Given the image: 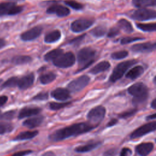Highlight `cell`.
<instances>
[{
  "instance_id": "6da1fadb",
  "label": "cell",
  "mask_w": 156,
  "mask_h": 156,
  "mask_svg": "<svg viewBox=\"0 0 156 156\" xmlns=\"http://www.w3.org/2000/svg\"><path fill=\"white\" fill-rule=\"evenodd\" d=\"M94 126L90 122H79L74 124L68 127L55 130L49 136V139L52 141H58L73 136L88 132L93 129Z\"/></svg>"
},
{
  "instance_id": "7a4b0ae2",
  "label": "cell",
  "mask_w": 156,
  "mask_h": 156,
  "mask_svg": "<svg viewBox=\"0 0 156 156\" xmlns=\"http://www.w3.org/2000/svg\"><path fill=\"white\" fill-rule=\"evenodd\" d=\"M128 92L133 96V102L135 104L144 102L148 96V89L146 85L143 83L138 82L133 84L128 88Z\"/></svg>"
},
{
  "instance_id": "3957f363",
  "label": "cell",
  "mask_w": 156,
  "mask_h": 156,
  "mask_svg": "<svg viewBox=\"0 0 156 156\" xmlns=\"http://www.w3.org/2000/svg\"><path fill=\"white\" fill-rule=\"evenodd\" d=\"M96 54V51L93 49L87 47L81 49L77 53V62L81 67L79 71H82L88 68L93 62V58Z\"/></svg>"
},
{
  "instance_id": "277c9868",
  "label": "cell",
  "mask_w": 156,
  "mask_h": 156,
  "mask_svg": "<svg viewBox=\"0 0 156 156\" xmlns=\"http://www.w3.org/2000/svg\"><path fill=\"white\" fill-rule=\"evenodd\" d=\"M136 62L137 61L136 60H129L122 62L117 65L110 77V81L112 82H115L121 79L128 69L132 65H135Z\"/></svg>"
},
{
  "instance_id": "5b68a950",
  "label": "cell",
  "mask_w": 156,
  "mask_h": 156,
  "mask_svg": "<svg viewBox=\"0 0 156 156\" xmlns=\"http://www.w3.org/2000/svg\"><path fill=\"white\" fill-rule=\"evenodd\" d=\"M76 61L74 54L71 52H68L62 54L58 57L53 61L54 65L58 68H66L72 66Z\"/></svg>"
},
{
  "instance_id": "8992f818",
  "label": "cell",
  "mask_w": 156,
  "mask_h": 156,
  "mask_svg": "<svg viewBox=\"0 0 156 156\" xmlns=\"http://www.w3.org/2000/svg\"><path fill=\"white\" fill-rule=\"evenodd\" d=\"M105 114V108L99 105L94 107L88 112L87 118L91 124L97 126V125L104 119Z\"/></svg>"
},
{
  "instance_id": "52a82bcc",
  "label": "cell",
  "mask_w": 156,
  "mask_h": 156,
  "mask_svg": "<svg viewBox=\"0 0 156 156\" xmlns=\"http://www.w3.org/2000/svg\"><path fill=\"white\" fill-rule=\"evenodd\" d=\"M23 10V7L17 5L13 2L0 3V16L17 15L21 13Z\"/></svg>"
},
{
  "instance_id": "ba28073f",
  "label": "cell",
  "mask_w": 156,
  "mask_h": 156,
  "mask_svg": "<svg viewBox=\"0 0 156 156\" xmlns=\"http://www.w3.org/2000/svg\"><path fill=\"white\" fill-rule=\"evenodd\" d=\"M131 18L138 21H145L156 18V11L145 8H141L135 10Z\"/></svg>"
},
{
  "instance_id": "9c48e42d",
  "label": "cell",
  "mask_w": 156,
  "mask_h": 156,
  "mask_svg": "<svg viewBox=\"0 0 156 156\" xmlns=\"http://www.w3.org/2000/svg\"><path fill=\"white\" fill-rule=\"evenodd\" d=\"M90 77L87 75L81 76L69 82L68 88L72 92H77L84 88L89 83Z\"/></svg>"
},
{
  "instance_id": "30bf717a",
  "label": "cell",
  "mask_w": 156,
  "mask_h": 156,
  "mask_svg": "<svg viewBox=\"0 0 156 156\" xmlns=\"http://www.w3.org/2000/svg\"><path fill=\"white\" fill-rule=\"evenodd\" d=\"M93 24V21L87 18H81L73 21L71 24V29L74 32H80L88 29Z\"/></svg>"
},
{
  "instance_id": "8fae6325",
  "label": "cell",
  "mask_w": 156,
  "mask_h": 156,
  "mask_svg": "<svg viewBox=\"0 0 156 156\" xmlns=\"http://www.w3.org/2000/svg\"><path fill=\"white\" fill-rule=\"evenodd\" d=\"M156 130V121H153L143 125L134 130L130 135L131 138H136Z\"/></svg>"
},
{
  "instance_id": "7c38bea8",
  "label": "cell",
  "mask_w": 156,
  "mask_h": 156,
  "mask_svg": "<svg viewBox=\"0 0 156 156\" xmlns=\"http://www.w3.org/2000/svg\"><path fill=\"white\" fill-rule=\"evenodd\" d=\"M42 27L35 26L27 31H25L21 35V39L25 41H31L38 38L41 34Z\"/></svg>"
},
{
  "instance_id": "4fadbf2b",
  "label": "cell",
  "mask_w": 156,
  "mask_h": 156,
  "mask_svg": "<svg viewBox=\"0 0 156 156\" xmlns=\"http://www.w3.org/2000/svg\"><path fill=\"white\" fill-rule=\"evenodd\" d=\"M131 49L135 52H149L156 50V42L142 43L133 44Z\"/></svg>"
},
{
  "instance_id": "5bb4252c",
  "label": "cell",
  "mask_w": 156,
  "mask_h": 156,
  "mask_svg": "<svg viewBox=\"0 0 156 156\" xmlns=\"http://www.w3.org/2000/svg\"><path fill=\"white\" fill-rule=\"evenodd\" d=\"M46 12L49 14H55L59 17L66 16L70 13L69 9L68 7L58 4H54L50 6L47 9Z\"/></svg>"
},
{
  "instance_id": "9a60e30c",
  "label": "cell",
  "mask_w": 156,
  "mask_h": 156,
  "mask_svg": "<svg viewBox=\"0 0 156 156\" xmlns=\"http://www.w3.org/2000/svg\"><path fill=\"white\" fill-rule=\"evenodd\" d=\"M51 96L55 99L64 101L70 98L69 91L63 88H57L51 92Z\"/></svg>"
},
{
  "instance_id": "2e32d148",
  "label": "cell",
  "mask_w": 156,
  "mask_h": 156,
  "mask_svg": "<svg viewBox=\"0 0 156 156\" xmlns=\"http://www.w3.org/2000/svg\"><path fill=\"white\" fill-rule=\"evenodd\" d=\"M34 74L30 73L19 79L18 87L21 90H26L29 88L34 82Z\"/></svg>"
},
{
  "instance_id": "e0dca14e",
  "label": "cell",
  "mask_w": 156,
  "mask_h": 156,
  "mask_svg": "<svg viewBox=\"0 0 156 156\" xmlns=\"http://www.w3.org/2000/svg\"><path fill=\"white\" fill-rule=\"evenodd\" d=\"M41 111V109L38 107H26L22 108L18 114V118L22 119L26 117L38 115Z\"/></svg>"
},
{
  "instance_id": "ac0fdd59",
  "label": "cell",
  "mask_w": 156,
  "mask_h": 156,
  "mask_svg": "<svg viewBox=\"0 0 156 156\" xmlns=\"http://www.w3.org/2000/svg\"><path fill=\"white\" fill-rule=\"evenodd\" d=\"M154 145L151 143H144L136 147V151L141 156L147 155L153 149Z\"/></svg>"
},
{
  "instance_id": "d6986e66",
  "label": "cell",
  "mask_w": 156,
  "mask_h": 156,
  "mask_svg": "<svg viewBox=\"0 0 156 156\" xmlns=\"http://www.w3.org/2000/svg\"><path fill=\"white\" fill-rule=\"evenodd\" d=\"M44 120V117L43 116H38L36 117H33L25 120L23 122V126L32 129L39 126Z\"/></svg>"
},
{
  "instance_id": "ffe728a7",
  "label": "cell",
  "mask_w": 156,
  "mask_h": 156,
  "mask_svg": "<svg viewBox=\"0 0 156 156\" xmlns=\"http://www.w3.org/2000/svg\"><path fill=\"white\" fill-rule=\"evenodd\" d=\"M101 143L99 141L98 142H93V143H89L86 144L79 146L77 147L75 149V151L79 153H83V152H87L89 151H91L96 147H99L101 145Z\"/></svg>"
},
{
  "instance_id": "44dd1931",
  "label": "cell",
  "mask_w": 156,
  "mask_h": 156,
  "mask_svg": "<svg viewBox=\"0 0 156 156\" xmlns=\"http://www.w3.org/2000/svg\"><path fill=\"white\" fill-rule=\"evenodd\" d=\"M110 67V64L108 62L102 61L99 62L97 65H96L94 67H93L90 69V73L93 74H96L108 69Z\"/></svg>"
},
{
  "instance_id": "7402d4cb",
  "label": "cell",
  "mask_w": 156,
  "mask_h": 156,
  "mask_svg": "<svg viewBox=\"0 0 156 156\" xmlns=\"http://www.w3.org/2000/svg\"><path fill=\"white\" fill-rule=\"evenodd\" d=\"M143 71L144 69L141 66H136L127 73L126 77L128 79L134 80L141 76L143 73Z\"/></svg>"
},
{
  "instance_id": "603a6c76",
  "label": "cell",
  "mask_w": 156,
  "mask_h": 156,
  "mask_svg": "<svg viewBox=\"0 0 156 156\" xmlns=\"http://www.w3.org/2000/svg\"><path fill=\"white\" fill-rule=\"evenodd\" d=\"M38 134V131H25L20 133L18 135H16L13 139L15 141H21V140H30L34 138Z\"/></svg>"
},
{
  "instance_id": "cb8c5ba5",
  "label": "cell",
  "mask_w": 156,
  "mask_h": 156,
  "mask_svg": "<svg viewBox=\"0 0 156 156\" xmlns=\"http://www.w3.org/2000/svg\"><path fill=\"white\" fill-rule=\"evenodd\" d=\"M61 37V33L58 30H53L47 34L44 38V40L47 43H54L58 41Z\"/></svg>"
},
{
  "instance_id": "d4e9b609",
  "label": "cell",
  "mask_w": 156,
  "mask_h": 156,
  "mask_svg": "<svg viewBox=\"0 0 156 156\" xmlns=\"http://www.w3.org/2000/svg\"><path fill=\"white\" fill-rule=\"evenodd\" d=\"M62 54H63V50L62 49H55L46 53L44 56V59L48 62L51 60L54 61Z\"/></svg>"
},
{
  "instance_id": "484cf974",
  "label": "cell",
  "mask_w": 156,
  "mask_h": 156,
  "mask_svg": "<svg viewBox=\"0 0 156 156\" xmlns=\"http://www.w3.org/2000/svg\"><path fill=\"white\" fill-rule=\"evenodd\" d=\"M132 3L136 7L143 8L156 5V0H132Z\"/></svg>"
},
{
  "instance_id": "4316f807",
  "label": "cell",
  "mask_w": 156,
  "mask_h": 156,
  "mask_svg": "<svg viewBox=\"0 0 156 156\" xmlns=\"http://www.w3.org/2000/svg\"><path fill=\"white\" fill-rule=\"evenodd\" d=\"M32 58L28 55H17L12 58L11 62L15 65H23L30 63Z\"/></svg>"
},
{
  "instance_id": "83f0119b",
  "label": "cell",
  "mask_w": 156,
  "mask_h": 156,
  "mask_svg": "<svg viewBox=\"0 0 156 156\" xmlns=\"http://www.w3.org/2000/svg\"><path fill=\"white\" fill-rule=\"evenodd\" d=\"M118 25L121 29H122L126 33L129 34L132 32L133 30V27L130 23L125 19L119 20L118 22Z\"/></svg>"
},
{
  "instance_id": "f1b7e54d",
  "label": "cell",
  "mask_w": 156,
  "mask_h": 156,
  "mask_svg": "<svg viewBox=\"0 0 156 156\" xmlns=\"http://www.w3.org/2000/svg\"><path fill=\"white\" fill-rule=\"evenodd\" d=\"M56 78V75L52 73V72H49V73H47L43 74H41L40 77V81L42 84H48L51 83V82H52Z\"/></svg>"
},
{
  "instance_id": "f546056e",
  "label": "cell",
  "mask_w": 156,
  "mask_h": 156,
  "mask_svg": "<svg viewBox=\"0 0 156 156\" xmlns=\"http://www.w3.org/2000/svg\"><path fill=\"white\" fill-rule=\"evenodd\" d=\"M136 27L144 32H153L156 30V23H137Z\"/></svg>"
},
{
  "instance_id": "4dcf8cb0",
  "label": "cell",
  "mask_w": 156,
  "mask_h": 156,
  "mask_svg": "<svg viewBox=\"0 0 156 156\" xmlns=\"http://www.w3.org/2000/svg\"><path fill=\"white\" fill-rule=\"evenodd\" d=\"M19 79L17 77H12L7 79L2 85V88H12V87H15L18 86Z\"/></svg>"
},
{
  "instance_id": "1f68e13d",
  "label": "cell",
  "mask_w": 156,
  "mask_h": 156,
  "mask_svg": "<svg viewBox=\"0 0 156 156\" xmlns=\"http://www.w3.org/2000/svg\"><path fill=\"white\" fill-rule=\"evenodd\" d=\"M106 32V28L102 26H99L91 30V34L96 37H101L105 35Z\"/></svg>"
},
{
  "instance_id": "d6a6232c",
  "label": "cell",
  "mask_w": 156,
  "mask_h": 156,
  "mask_svg": "<svg viewBox=\"0 0 156 156\" xmlns=\"http://www.w3.org/2000/svg\"><path fill=\"white\" fill-rule=\"evenodd\" d=\"M70 104H71L70 102H61V103L54 102H51L49 104V108L51 110H59L60 108H63L68 106Z\"/></svg>"
},
{
  "instance_id": "836d02e7",
  "label": "cell",
  "mask_w": 156,
  "mask_h": 156,
  "mask_svg": "<svg viewBox=\"0 0 156 156\" xmlns=\"http://www.w3.org/2000/svg\"><path fill=\"white\" fill-rule=\"evenodd\" d=\"M65 3L69 7H71L74 10H81L83 9V5L82 4L73 0H68L65 2Z\"/></svg>"
},
{
  "instance_id": "e575fe53",
  "label": "cell",
  "mask_w": 156,
  "mask_h": 156,
  "mask_svg": "<svg viewBox=\"0 0 156 156\" xmlns=\"http://www.w3.org/2000/svg\"><path fill=\"white\" fill-rule=\"evenodd\" d=\"M128 55V51H120L118 52H115L111 54L112 58L115 60H119L126 58Z\"/></svg>"
},
{
  "instance_id": "d590c367",
  "label": "cell",
  "mask_w": 156,
  "mask_h": 156,
  "mask_svg": "<svg viewBox=\"0 0 156 156\" xmlns=\"http://www.w3.org/2000/svg\"><path fill=\"white\" fill-rule=\"evenodd\" d=\"M13 129V126L10 124L0 122V135L7 132H10Z\"/></svg>"
},
{
  "instance_id": "8d00e7d4",
  "label": "cell",
  "mask_w": 156,
  "mask_h": 156,
  "mask_svg": "<svg viewBox=\"0 0 156 156\" xmlns=\"http://www.w3.org/2000/svg\"><path fill=\"white\" fill-rule=\"evenodd\" d=\"M142 38H140V37H124L123 38L121 39V43L122 44H128L137 40H142Z\"/></svg>"
},
{
  "instance_id": "74e56055",
  "label": "cell",
  "mask_w": 156,
  "mask_h": 156,
  "mask_svg": "<svg viewBox=\"0 0 156 156\" xmlns=\"http://www.w3.org/2000/svg\"><path fill=\"white\" fill-rule=\"evenodd\" d=\"M48 98V93L47 92H41L37 94L33 98L34 100H39V101H43L46 100Z\"/></svg>"
},
{
  "instance_id": "f35d334b",
  "label": "cell",
  "mask_w": 156,
  "mask_h": 156,
  "mask_svg": "<svg viewBox=\"0 0 156 156\" xmlns=\"http://www.w3.org/2000/svg\"><path fill=\"white\" fill-rule=\"evenodd\" d=\"M119 34V30L118 27H112L109 31L108 32L107 34V37L109 38H112V37H114L116 35H118Z\"/></svg>"
},
{
  "instance_id": "ab89813d",
  "label": "cell",
  "mask_w": 156,
  "mask_h": 156,
  "mask_svg": "<svg viewBox=\"0 0 156 156\" xmlns=\"http://www.w3.org/2000/svg\"><path fill=\"white\" fill-rule=\"evenodd\" d=\"M136 112V109H132V110H130L129 111L125 112L119 115V117L120 118H129L132 116H133Z\"/></svg>"
},
{
  "instance_id": "60d3db41",
  "label": "cell",
  "mask_w": 156,
  "mask_h": 156,
  "mask_svg": "<svg viewBox=\"0 0 156 156\" xmlns=\"http://www.w3.org/2000/svg\"><path fill=\"white\" fill-rule=\"evenodd\" d=\"M15 115V112L14 111H9L6 112L4 113L2 115V119H6L9 120L13 118Z\"/></svg>"
},
{
  "instance_id": "b9f144b4",
  "label": "cell",
  "mask_w": 156,
  "mask_h": 156,
  "mask_svg": "<svg viewBox=\"0 0 156 156\" xmlns=\"http://www.w3.org/2000/svg\"><path fill=\"white\" fill-rule=\"evenodd\" d=\"M32 151L30 150H26V151H21L17 152L12 155V156H25L26 155H28L30 153H32Z\"/></svg>"
},
{
  "instance_id": "7bdbcfd3",
  "label": "cell",
  "mask_w": 156,
  "mask_h": 156,
  "mask_svg": "<svg viewBox=\"0 0 156 156\" xmlns=\"http://www.w3.org/2000/svg\"><path fill=\"white\" fill-rule=\"evenodd\" d=\"M131 153H132V152H131L130 149L124 147L122 149L119 156H128L130 154H131Z\"/></svg>"
},
{
  "instance_id": "ee69618b",
  "label": "cell",
  "mask_w": 156,
  "mask_h": 156,
  "mask_svg": "<svg viewBox=\"0 0 156 156\" xmlns=\"http://www.w3.org/2000/svg\"><path fill=\"white\" fill-rule=\"evenodd\" d=\"M84 36H85V35H83L79 36V37H77L76 38H74L73 40L70 41V43L74 44H76L77 43H79L84 38Z\"/></svg>"
},
{
  "instance_id": "f6af8a7d",
  "label": "cell",
  "mask_w": 156,
  "mask_h": 156,
  "mask_svg": "<svg viewBox=\"0 0 156 156\" xmlns=\"http://www.w3.org/2000/svg\"><path fill=\"white\" fill-rule=\"evenodd\" d=\"M116 149H111L105 152L104 154V156H114L116 154Z\"/></svg>"
},
{
  "instance_id": "bcb514c9",
  "label": "cell",
  "mask_w": 156,
  "mask_h": 156,
  "mask_svg": "<svg viewBox=\"0 0 156 156\" xmlns=\"http://www.w3.org/2000/svg\"><path fill=\"white\" fill-rule=\"evenodd\" d=\"M7 99H8V98L6 96H0V107H2V105H4L6 103Z\"/></svg>"
},
{
  "instance_id": "7dc6e473",
  "label": "cell",
  "mask_w": 156,
  "mask_h": 156,
  "mask_svg": "<svg viewBox=\"0 0 156 156\" xmlns=\"http://www.w3.org/2000/svg\"><path fill=\"white\" fill-rule=\"evenodd\" d=\"M116 123H117V120L116 119H113L109 121V122L107 124V126H108V127L112 126H114L115 124H116Z\"/></svg>"
},
{
  "instance_id": "c3c4849f",
  "label": "cell",
  "mask_w": 156,
  "mask_h": 156,
  "mask_svg": "<svg viewBox=\"0 0 156 156\" xmlns=\"http://www.w3.org/2000/svg\"><path fill=\"white\" fill-rule=\"evenodd\" d=\"M151 105V107H152V108L156 109V98L154 99L152 101V102Z\"/></svg>"
},
{
  "instance_id": "681fc988",
  "label": "cell",
  "mask_w": 156,
  "mask_h": 156,
  "mask_svg": "<svg viewBox=\"0 0 156 156\" xmlns=\"http://www.w3.org/2000/svg\"><path fill=\"white\" fill-rule=\"evenodd\" d=\"M42 156H54V154L52 152H47L43 154Z\"/></svg>"
},
{
  "instance_id": "f907efd6",
  "label": "cell",
  "mask_w": 156,
  "mask_h": 156,
  "mask_svg": "<svg viewBox=\"0 0 156 156\" xmlns=\"http://www.w3.org/2000/svg\"><path fill=\"white\" fill-rule=\"evenodd\" d=\"M5 44V41L3 40V39H1L0 38V49L3 48Z\"/></svg>"
},
{
  "instance_id": "816d5d0a",
  "label": "cell",
  "mask_w": 156,
  "mask_h": 156,
  "mask_svg": "<svg viewBox=\"0 0 156 156\" xmlns=\"http://www.w3.org/2000/svg\"><path fill=\"white\" fill-rule=\"evenodd\" d=\"M154 83L156 85V76H155V77L154 78Z\"/></svg>"
},
{
  "instance_id": "f5cc1de1",
  "label": "cell",
  "mask_w": 156,
  "mask_h": 156,
  "mask_svg": "<svg viewBox=\"0 0 156 156\" xmlns=\"http://www.w3.org/2000/svg\"><path fill=\"white\" fill-rule=\"evenodd\" d=\"M0 119H2V115L0 113Z\"/></svg>"
},
{
  "instance_id": "db71d44e",
  "label": "cell",
  "mask_w": 156,
  "mask_h": 156,
  "mask_svg": "<svg viewBox=\"0 0 156 156\" xmlns=\"http://www.w3.org/2000/svg\"><path fill=\"white\" fill-rule=\"evenodd\" d=\"M12 1H23V0H12Z\"/></svg>"
},
{
  "instance_id": "11a10c76",
  "label": "cell",
  "mask_w": 156,
  "mask_h": 156,
  "mask_svg": "<svg viewBox=\"0 0 156 156\" xmlns=\"http://www.w3.org/2000/svg\"></svg>"
}]
</instances>
